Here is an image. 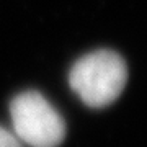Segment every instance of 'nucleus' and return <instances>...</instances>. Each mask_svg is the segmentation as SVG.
I'll return each mask as SVG.
<instances>
[{"label":"nucleus","mask_w":147,"mask_h":147,"mask_svg":"<svg viewBox=\"0 0 147 147\" xmlns=\"http://www.w3.org/2000/svg\"><path fill=\"white\" fill-rule=\"evenodd\" d=\"M13 134L30 147H59L67 127L56 108L39 92H21L10 103Z\"/></svg>","instance_id":"2"},{"label":"nucleus","mask_w":147,"mask_h":147,"mask_svg":"<svg viewBox=\"0 0 147 147\" xmlns=\"http://www.w3.org/2000/svg\"><path fill=\"white\" fill-rule=\"evenodd\" d=\"M0 147H23V146L13 132H10L3 126H0Z\"/></svg>","instance_id":"3"},{"label":"nucleus","mask_w":147,"mask_h":147,"mask_svg":"<svg viewBox=\"0 0 147 147\" xmlns=\"http://www.w3.org/2000/svg\"><path fill=\"white\" fill-rule=\"evenodd\" d=\"M127 82L124 59L111 49L82 56L69 72V85L90 108H105L121 95Z\"/></svg>","instance_id":"1"}]
</instances>
